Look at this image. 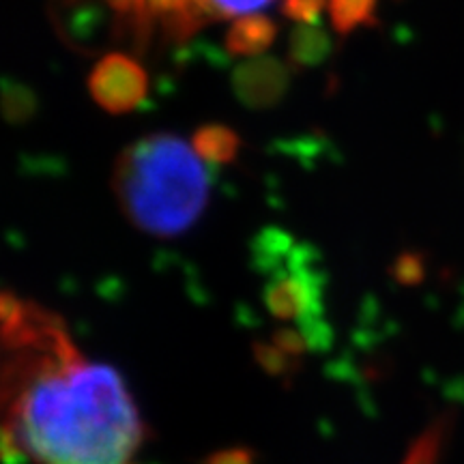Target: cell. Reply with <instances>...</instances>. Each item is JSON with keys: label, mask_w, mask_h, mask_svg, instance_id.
<instances>
[{"label": "cell", "mask_w": 464, "mask_h": 464, "mask_svg": "<svg viewBox=\"0 0 464 464\" xmlns=\"http://www.w3.org/2000/svg\"><path fill=\"white\" fill-rule=\"evenodd\" d=\"M332 39L318 24H299L290 33L288 54L297 67H316L327 61Z\"/></svg>", "instance_id": "cell-8"}, {"label": "cell", "mask_w": 464, "mask_h": 464, "mask_svg": "<svg viewBox=\"0 0 464 464\" xmlns=\"http://www.w3.org/2000/svg\"><path fill=\"white\" fill-rule=\"evenodd\" d=\"M3 112L11 125H24L37 112V97L26 84L7 78L3 84Z\"/></svg>", "instance_id": "cell-11"}, {"label": "cell", "mask_w": 464, "mask_h": 464, "mask_svg": "<svg viewBox=\"0 0 464 464\" xmlns=\"http://www.w3.org/2000/svg\"><path fill=\"white\" fill-rule=\"evenodd\" d=\"M3 402L7 464H127L147 437L123 376L86 362L72 338L14 351Z\"/></svg>", "instance_id": "cell-1"}, {"label": "cell", "mask_w": 464, "mask_h": 464, "mask_svg": "<svg viewBox=\"0 0 464 464\" xmlns=\"http://www.w3.org/2000/svg\"><path fill=\"white\" fill-rule=\"evenodd\" d=\"M256 258L266 274L265 305L277 321H297L310 351L332 344V329L324 323V276L316 269L312 247L295 243L286 232L265 230L258 237Z\"/></svg>", "instance_id": "cell-3"}, {"label": "cell", "mask_w": 464, "mask_h": 464, "mask_svg": "<svg viewBox=\"0 0 464 464\" xmlns=\"http://www.w3.org/2000/svg\"><path fill=\"white\" fill-rule=\"evenodd\" d=\"M327 0H284L282 14L301 24H316Z\"/></svg>", "instance_id": "cell-15"}, {"label": "cell", "mask_w": 464, "mask_h": 464, "mask_svg": "<svg viewBox=\"0 0 464 464\" xmlns=\"http://www.w3.org/2000/svg\"><path fill=\"white\" fill-rule=\"evenodd\" d=\"M274 0H196L207 17H241L269 7Z\"/></svg>", "instance_id": "cell-13"}, {"label": "cell", "mask_w": 464, "mask_h": 464, "mask_svg": "<svg viewBox=\"0 0 464 464\" xmlns=\"http://www.w3.org/2000/svg\"><path fill=\"white\" fill-rule=\"evenodd\" d=\"M274 344L277 348H282L284 353H288V355H293V357H301L305 351H310V346H307L304 334H301L299 329H293V327L276 329Z\"/></svg>", "instance_id": "cell-16"}, {"label": "cell", "mask_w": 464, "mask_h": 464, "mask_svg": "<svg viewBox=\"0 0 464 464\" xmlns=\"http://www.w3.org/2000/svg\"><path fill=\"white\" fill-rule=\"evenodd\" d=\"M92 100L112 114L136 110L149 92V78L136 61L125 54H108L89 75Z\"/></svg>", "instance_id": "cell-4"}, {"label": "cell", "mask_w": 464, "mask_h": 464, "mask_svg": "<svg viewBox=\"0 0 464 464\" xmlns=\"http://www.w3.org/2000/svg\"><path fill=\"white\" fill-rule=\"evenodd\" d=\"M290 86V67L280 58L256 56L232 73V89L246 108L266 110L282 102Z\"/></svg>", "instance_id": "cell-5"}, {"label": "cell", "mask_w": 464, "mask_h": 464, "mask_svg": "<svg viewBox=\"0 0 464 464\" xmlns=\"http://www.w3.org/2000/svg\"><path fill=\"white\" fill-rule=\"evenodd\" d=\"M277 26L269 17L249 15L237 20L226 34V50L232 56H258L274 44Z\"/></svg>", "instance_id": "cell-6"}, {"label": "cell", "mask_w": 464, "mask_h": 464, "mask_svg": "<svg viewBox=\"0 0 464 464\" xmlns=\"http://www.w3.org/2000/svg\"><path fill=\"white\" fill-rule=\"evenodd\" d=\"M191 144L202 160L213 161V164H230L239 153L241 140L228 127L205 125L194 133Z\"/></svg>", "instance_id": "cell-9"}, {"label": "cell", "mask_w": 464, "mask_h": 464, "mask_svg": "<svg viewBox=\"0 0 464 464\" xmlns=\"http://www.w3.org/2000/svg\"><path fill=\"white\" fill-rule=\"evenodd\" d=\"M205 464H256V451L249 448H228L213 451Z\"/></svg>", "instance_id": "cell-17"}, {"label": "cell", "mask_w": 464, "mask_h": 464, "mask_svg": "<svg viewBox=\"0 0 464 464\" xmlns=\"http://www.w3.org/2000/svg\"><path fill=\"white\" fill-rule=\"evenodd\" d=\"M376 0H329L332 24L340 34H348L362 24H372Z\"/></svg>", "instance_id": "cell-10"}, {"label": "cell", "mask_w": 464, "mask_h": 464, "mask_svg": "<svg viewBox=\"0 0 464 464\" xmlns=\"http://www.w3.org/2000/svg\"><path fill=\"white\" fill-rule=\"evenodd\" d=\"M112 185L133 226L172 239L205 213L211 179L194 147L174 133H153L121 153Z\"/></svg>", "instance_id": "cell-2"}, {"label": "cell", "mask_w": 464, "mask_h": 464, "mask_svg": "<svg viewBox=\"0 0 464 464\" xmlns=\"http://www.w3.org/2000/svg\"><path fill=\"white\" fill-rule=\"evenodd\" d=\"M454 413H443L437 420H432L430 426L411 443L409 451L400 464H440V458L445 454V445L451 430H454Z\"/></svg>", "instance_id": "cell-7"}, {"label": "cell", "mask_w": 464, "mask_h": 464, "mask_svg": "<svg viewBox=\"0 0 464 464\" xmlns=\"http://www.w3.org/2000/svg\"><path fill=\"white\" fill-rule=\"evenodd\" d=\"M390 274L402 286H417L426 277V260L417 252H402L393 260Z\"/></svg>", "instance_id": "cell-14"}, {"label": "cell", "mask_w": 464, "mask_h": 464, "mask_svg": "<svg viewBox=\"0 0 464 464\" xmlns=\"http://www.w3.org/2000/svg\"><path fill=\"white\" fill-rule=\"evenodd\" d=\"M252 353L260 368H263L269 376H276V379L293 376L301 368L299 357L284 353L282 348H277L274 344V342H254Z\"/></svg>", "instance_id": "cell-12"}]
</instances>
